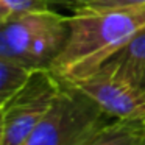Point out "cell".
Segmentation results:
<instances>
[{
	"instance_id": "1",
	"label": "cell",
	"mask_w": 145,
	"mask_h": 145,
	"mask_svg": "<svg viewBox=\"0 0 145 145\" xmlns=\"http://www.w3.org/2000/svg\"><path fill=\"white\" fill-rule=\"evenodd\" d=\"M69 36L48 69L75 83L92 75L137 33L145 30V5L128 8L81 7L67 16Z\"/></svg>"
},
{
	"instance_id": "2",
	"label": "cell",
	"mask_w": 145,
	"mask_h": 145,
	"mask_svg": "<svg viewBox=\"0 0 145 145\" xmlns=\"http://www.w3.org/2000/svg\"><path fill=\"white\" fill-rule=\"evenodd\" d=\"M111 119L86 94L63 81L50 111L24 145H81Z\"/></svg>"
},
{
	"instance_id": "3",
	"label": "cell",
	"mask_w": 145,
	"mask_h": 145,
	"mask_svg": "<svg viewBox=\"0 0 145 145\" xmlns=\"http://www.w3.org/2000/svg\"><path fill=\"white\" fill-rule=\"evenodd\" d=\"M63 81L50 69H36L28 83L0 105V145H24L50 111Z\"/></svg>"
},
{
	"instance_id": "4",
	"label": "cell",
	"mask_w": 145,
	"mask_h": 145,
	"mask_svg": "<svg viewBox=\"0 0 145 145\" xmlns=\"http://www.w3.org/2000/svg\"><path fill=\"white\" fill-rule=\"evenodd\" d=\"M117 120L145 122V89L112 69L101 66L92 75L69 83Z\"/></svg>"
},
{
	"instance_id": "5",
	"label": "cell",
	"mask_w": 145,
	"mask_h": 145,
	"mask_svg": "<svg viewBox=\"0 0 145 145\" xmlns=\"http://www.w3.org/2000/svg\"><path fill=\"white\" fill-rule=\"evenodd\" d=\"M55 14L53 10L27 13L0 22V56L24 64L25 52L36 33L47 25Z\"/></svg>"
},
{
	"instance_id": "6",
	"label": "cell",
	"mask_w": 145,
	"mask_h": 145,
	"mask_svg": "<svg viewBox=\"0 0 145 145\" xmlns=\"http://www.w3.org/2000/svg\"><path fill=\"white\" fill-rule=\"evenodd\" d=\"M103 66L145 89V30L137 33Z\"/></svg>"
},
{
	"instance_id": "7",
	"label": "cell",
	"mask_w": 145,
	"mask_h": 145,
	"mask_svg": "<svg viewBox=\"0 0 145 145\" xmlns=\"http://www.w3.org/2000/svg\"><path fill=\"white\" fill-rule=\"evenodd\" d=\"M144 139L145 122L114 119L92 133L81 145H142Z\"/></svg>"
},
{
	"instance_id": "8",
	"label": "cell",
	"mask_w": 145,
	"mask_h": 145,
	"mask_svg": "<svg viewBox=\"0 0 145 145\" xmlns=\"http://www.w3.org/2000/svg\"><path fill=\"white\" fill-rule=\"evenodd\" d=\"M35 69L10 58L0 56V105L8 101L28 83Z\"/></svg>"
},
{
	"instance_id": "9",
	"label": "cell",
	"mask_w": 145,
	"mask_h": 145,
	"mask_svg": "<svg viewBox=\"0 0 145 145\" xmlns=\"http://www.w3.org/2000/svg\"><path fill=\"white\" fill-rule=\"evenodd\" d=\"M52 10L48 0H0V22L27 13Z\"/></svg>"
},
{
	"instance_id": "10",
	"label": "cell",
	"mask_w": 145,
	"mask_h": 145,
	"mask_svg": "<svg viewBox=\"0 0 145 145\" xmlns=\"http://www.w3.org/2000/svg\"><path fill=\"white\" fill-rule=\"evenodd\" d=\"M145 0H94L84 7L91 8H128V7H142Z\"/></svg>"
},
{
	"instance_id": "11",
	"label": "cell",
	"mask_w": 145,
	"mask_h": 145,
	"mask_svg": "<svg viewBox=\"0 0 145 145\" xmlns=\"http://www.w3.org/2000/svg\"><path fill=\"white\" fill-rule=\"evenodd\" d=\"M50 5H56V7H64V8H69V10H76V8H81L84 5L91 3L94 0H48Z\"/></svg>"
},
{
	"instance_id": "12",
	"label": "cell",
	"mask_w": 145,
	"mask_h": 145,
	"mask_svg": "<svg viewBox=\"0 0 145 145\" xmlns=\"http://www.w3.org/2000/svg\"><path fill=\"white\" fill-rule=\"evenodd\" d=\"M142 145H145V139H144V144H142Z\"/></svg>"
}]
</instances>
